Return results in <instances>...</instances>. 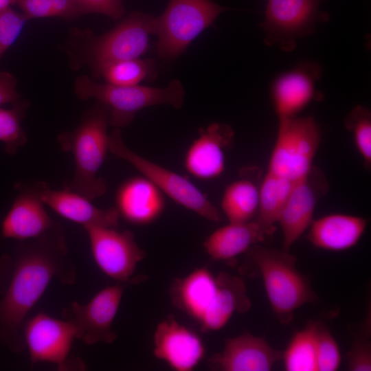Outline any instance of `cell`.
<instances>
[{
  "label": "cell",
  "instance_id": "d4e9b609",
  "mask_svg": "<svg viewBox=\"0 0 371 371\" xmlns=\"http://www.w3.org/2000/svg\"><path fill=\"white\" fill-rule=\"evenodd\" d=\"M295 182L267 171L259 186L258 209L254 220L267 236L275 231L281 212Z\"/></svg>",
  "mask_w": 371,
  "mask_h": 371
},
{
  "label": "cell",
  "instance_id": "ffe728a7",
  "mask_svg": "<svg viewBox=\"0 0 371 371\" xmlns=\"http://www.w3.org/2000/svg\"><path fill=\"white\" fill-rule=\"evenodd\" d=\"M43 203L60 216L80 224L116 227L120 215L115 207L101 209L89 199L71 190L51 189L47 184L43 190Z\"/></svg>",
  "mask_w": 371,
  "mask_h": 371
},
{
  "label": "cell",
  "instance_id": "e0dca14e",
  "mask_svg": "<svg viewBox=\"0 0 371 371\" xmlns=\"http://www.w3.org/2000/svg\"><path fill=\"white\" fill-rule=\"evenodd\" d=\"M234 132L225 124L212 123L200 128L199 136L186 150L184 166L195 178L209 180L219 177L225 168V150L233 142Z\"/></svg>",
  "mask_w": 371,
  "mask_h": 371
},
{
  "label": "cell",
  "instance_id": "7c38bea8",
  "mask_svg": "<svg viewBox=\"0 0 371 371\" xmlns=\"http://www.w3.org/2000/svg\"><path fill=\"white\" fill-rule=\"evenodd\" d=\"M321 1L268 0L262 23L266 42L292 50L296 38L312 30L316 21L325 19V14L319 9Z\"/></svg>",
  "mask_w": 371,
  "mask_h": 371
},
{
  "label": "cell",
  "instance_id": "f1b7e54d",
  "mask_svg": "<svg viewBox=\"0 0 371 371\" xmlns=\"http://www.w3.org/2000/svg\"><path fill=\"white\" fill-rule=\"evenodd\" d=\"M29 106L25 100H17L11 109L0 106V141L5 143L7 153L14 155L27 142L21 121Z\"/></svg>",
  "mask_w": 371,
  "mask_h": 371
},
{
  "label": "cell",
  "instance_id": "cb8c5ba5",
  "mask_svg": "<svg viewBox=\"0 0 371 371\" xmlns=\"http://www.w3.org/2000/svg\"><path fill=\"white\" fill-rule=\"evenodd\" d=\"M219 289L215 304L207 317L200 326L209 333L223 328L235 312L245 313L251 308L244 282L237 276L221 272L218 276Z\"/></svg>",
  "mask_w": 371,
  "mask_h": 371
},
{
  "label": "cell",
  "instance_id": "2e32d148",
  "mask_svg": "<svg viewBox=\"0 0 371 371\" xmlns=\"http://www.w3.org/2000/svg\"><path fill=\"white\" fill-rule=\"evenodd\" d=\"M282 358V352L263 337L245 331L226 339L223 350L208 359L207 366L216 371H268Z\"/></svg>",
  "mask_w": 371,
  "mask_h": 371
},
{
  "label": "cell",
  "instance_id": "7402d4cb",
  "mask_svg": "<svg viewBox=\"0 0 371 371\" xmlns=\"http://www.w3.org/2000/svg\"><path fill=\"white\" fill-rule=\"evenodd\" d=\"M267 235L253 219L247 223L229 224L218 228L203 243L214 260H231L250 247L265 240Z\"/></svg>",
  "mask_w": 371,
  "mask_h": 371
},
{
  "label": "cell",
  "instance_id": "6da1fadb",
  "mask_svg": "<svg viewBox=\"0 0 371 371\" xmlns=\"http://www.w3.org/2000/svg\"><path fill=\"white\" fill-rule=\"evenodd\" d=\"M12 257V271L0 299V342L12 352L25 349L24 322L54 278L65 285L77 280L69 256L65 231L57 222L41 236L22 240Z\"/></svg>",
  "mask_w": 371,
  "mask_h": 371
},
{
  "label": "cell",
  "instance_id": "8992f818",
  "mask_svg": "<svg viewBox=\"0 0 371 371\" xmlns=\"http://www.w3.org/2000/svg\"><path fill=\"white\" fill-rule=\"evenodd\" d=\"M108 147L110 153L133 166L175 202L207 220L221 221L218 209L194 183L133 151L124 143L120 128H115L109 135Z\"/></svg>",
  "mask_w": 371,
  "mask_h": 371
},
{
  "label": "cell",
  "instance_id": "603a6c76",
  "mask_svg": "<svg viewBox=\"0 0 371 371\" xmlns=\"http://www.w3.org/2000/svg\"><path fill=\"white\" fill-rule=\"evenodd\" d=\"M315 79L304 69H297L279 76L272 87V98L278 118L297 115L314 95Z\"/></svg>",
  "mask_w": 371,
  "mask_h": 371
},
{
  "label": "cell",
  "instance_id": "30bf717a",
  "mask_svg": "<svg viewBox=\"0 0 371 371\" xmlns=\"http://www.w3.org/2000/svg\"><path fill=\"white\" fill-rule=\"evenodd\" d=\"M145 278V276H137L127 282H116L98 292L87 304L74 301L64 308L62 316L75 328L76 339L87 345L114 342L117 334L113 330L112 324L124 290Z\"/></svg>",
  "mask_w": 371,
  "mask_h": 371
},
{
  "label": "cell",
  "instance_id": "83f0119b",
  "mask_svg": "<svg viewBox=\"0 0 371 371\" xmlns=\"http://www.w3.org/2000/svg\"><path fill=\"white\" fill-rule=\"evenodd\" d=\"M155 69L152 60H125L106 65L101 69L98 77H102L106 83L113 85L135 86L153 76Z\"/></svg>",
  "mask_w": 371,
  "mask_h": 371
},
{
  "label": "cell",
  "instance_id": "5bb4252c",
  "mask_svg": "<svg viewBox=\"0 0 371 371\" xmlns=\"http://www.w3.org/2000/svg\"><path fill=\"white\" fill-rule=\"evenodd\" d=\"M47 184L34 181L16 185L18 194L1 225L4 238L19 241L30 240L41 236L54 224L42 199Z\"/></svg>",
  "mask_w": 371,
  "mask_h": 371
},
{
  "label": "cell",
  "instance_id": "e575fe53",
  "mask_svg": "<svg viewBox=\"0 0 371 371\" xmlns=\"http://www.w3.org/2000/svg\"><path fill=\"white\" fill-rule=\"evenodd\" d=\"M81 14L99 13L113 19H121L125 10L122 0H76Z\"/></svg>",
  "mask_w": 371,
  "mask_h": 371
},
{
  "label": "cell",
  "instance_id": "8d00e7d4",
  "mask_svg": "<svg viewBox=\"0 0 371 371\" xmlns=\"http://www.w3.org/2000/svg\"><path fill=\"white\" fill-rule=\"evenodd\" d=\"M12 257L4 254L0 258V295L5 291L12 271Z\"/></svg>",
  "mask_w": 371,
  "mask_h": 371
},
{
  "label": "cell",
  "instance_id": "52a82bcc",
  "mask_svg": "<svg viewBox=\"0 0 371 371\" xmlns=\"http://www.w3.org/2000/svg\"><path fill=\"white\" fill-rule=\"evenodd\" d=\"M320 139V130L313 117L279 118L268 171L293 182L302 179L313 166Z\"/></svg>",
  "mask_w": 371,
  "mask_h": 371
},
{
  "label": "cell",
  "instance_id": "8fae6325",
  "mask_svg": "<svg viewBox=\"0 0 371 371\" xmlns=\"http://www.w3.org/2000/svg\"><path fill=\"white\" fill-rule=\"evenodd\" d=\"M87 232L93 260L106 276L116 282L132 280L139 262L146 252L137 243L130 230L94 225L82 226Z\"/></svg>",
  "mask_w": 371,
  "mask_h": 371
},
{
  "label": "cell",
  "instance_id": "ba28073f",
  "mask_svg": "<svg viewBox=\"0 0 371 371\" xmlns=\"http://www.w3.org/2000/svg\"><path fill=\"white\" fill-rule=\"evenodd\" d=\"M155 16L133 12L106 34L93 38L87 45L86 60L96 76L111 63L139 58L149 47Z\"/></svg>",
  "mask_w": 371,
  "mask_h": 371
},
{
  "label": "cell",
  "instance_id": "484cf974",
  "mask_svg": "<svg viewBox=\"0 0 371 371\" xmlns=\"http://www.w3.org/2000/svg\"><path fill=\"white\" fill-rule=\"evenodd\" d=\"M259 199V187L247 178L230 183L225 190L221 209L229 223H247L256 216Z\"/></svg>",
  "mask_w": 371,
  "mask_h": 371
},
{
  "label": "cell",
  "instance_id": "4316f807",
  "mask_svg": "<svg viewBox=\"0 0 371 371\" xmlns=\"http://www.w3.org/2000/svg\"><path fill=\"white\" fill-rule=\"evenodd\" d=\"M317 321H309L291 338L282 352L284 368L287 371H317Z\"/></svg>",
  "mask_w": 371,
  "mask_h": 371
},
{
  "label": "cell",
  "instance_id": "9a60e30c",
  "mask_svg": "<svg viewBox=\"0 0 371 371\" xmlns=\"http://www.w3.org/2000/svg\"><path fill=\"white\" fill-rule=\"evenodd\" d=\"M154 356L176 371H192L203 359L205 348L197 333L170 315L153 335Z\"/></svg>",
  "mask_w": 371,
  "mask_h": 371
},
{
  "label": "cell",
  "instance_id": "277c9868",
  "mask_svg": "<svg viewBox=\"0 0 371 371\" xmlns=\"http://www.w3.org/2000/svg\"><path fill=\"white\" fill-rule=\"evenodd\" d=\"M74 91L80 100L94 98L104 104L109 111V125L116 128L129 125L139 111L149 106L168 104L179 109L185 98V90L178 80L157 88L102 84L81 76L75 80Z\"/></svg>",
  "mask_w": 371,
  "mask_h": 371
},
{
  "label": "cell",
  "instance_id": "1f68e13d",
  "mask_svg": "<svg viewBox=\"0 0 371 371\" xmlns=\"http://www.w3.org/2000/svg\"><path fill=\"white\" fill-rule=\"evenodd\" d=\"M317 371H335L339 368L341 357L339 346L328 328L317 321Z\"/></svg>",
  "mask_w": 371,
  "mask_h": 371
},
{
  "label": "cell",
  "instance_id": "ac0fdd59",
  "mask_svg": "<svg viewBox=\"0 0 371 371\" xmlns=\"http://www.w3.org/2000/svg\"><path fill=\"white\" fill-rule=\"evenodd\" d=\"M218 288V276L201 267L174 280L169 294L174 306L196 321L200 327L215 304Z\"/></svg>",
  "mask_w": 371,
  "mask_h": 371
},
{
  "label": "cell",
  "instance_id": "d590c367",
  "mask_svg": "<svg viewBox=\"0 0 371 371\" xmlns=\"http://www.w3.org/2000/svg\"><path fill=\"white\" fill-rule=\"evenodd\" d=\"M17 80L7 71H0V106L19 100L21 95L16 91Z\"/></svg>",
  "mask_w": 371,
  "mask_h": 371
},
{
  "label": "cell",
  "instance_id": "7a4b0ae2",
  "mask_svg": "<svg viewBox=\"0 0 371 371\" xmlns=\"http://www.w3.org/2000/svg\"><path fill=\"white\" fill-rule=\"evenodd\" d=\"M109 109L98 102L86 111L74 130L58 136L61 149L72 153L75 163L74 178L67 187L90 201L107 190L98 172L109 151Z\"/></svg>",
  "mask_w": 371,
  "mask_h": 371
},
{
  "label": "cell",
  "instance_id": "836d02e7",
  "mask_svg": "<svg viewBox=\"0 0 371 371\" xmlns=\"http://www.w3.org/2000/svg\"><path fill=\"white\" fill-rule=\"evenodd\" d=\"M368 329L357 336L350 350L346 354L348 370L350 371L371 370V350Z\"/></svg>",
  "mask_w": 371,
  "mask_h": 371
},
{
  "label": "cell",
  "instance_id": "f546056e",
  "mask_svg": "<svg viewBox=\"0 0 371 371\" xmlns=\"http://www.w3.org/2000/svg\"><path fill=\"white\" fill-rule=\"evenodd\" d=\"M345 126L351 133L364 166H371V113L368 107L358 105L353 108L345 119Z\"/></svg>",
  "mask_w": 371,
  "mask_h": 371
},
{
  "label": "cell",
  "instance_id": "4fadbf2b",
  "mask_svg": "<svg viewBox=\"0 0 371 371\" xmlns=\"http://www.w3.org/2000/svg\"><path fill=\"white\" fill-rule=\"evenodd\" d=\"M328 188L325 175L315 166L294 183L278 221L283 232L284 251H289L311 225L316 205Z\"/></svg>",
  "mask_w": 371,
  "mask_h": 371
},
{
  "label": "cell",
  "instance_id": "4dcf8cb0",
  "mask_svg": "<svg viewBox=\"0 0 371 371\" xmlns=\"http://www.w3.org/2000/svg\"><path fill=\"white\" fill-rule=\"evenodd\" d=\"M16 4L28 19L52 16L74 19L81 15L76 0H16Z\"/></svg>",
  "mask_w": 371,
  "mask_h": 371
},
{
  "label": "cell",
  "instance_id": "9c48e42d",
  "mask_svg": "<svg viewBox=\"0 0 371 371\" xmlns=\"http://www.w3.org/2000/svg\"><path fill=\"white\" fill-rule=\"evenodd\" d=\"M22 335L32 366L38 363H50L60 371L85 370L80 359L69 358L76 333L68 321L40 311L25 319Z\"/></svg>",
  "mask_w": 371,
  "mask_h": 371
},
{
  "label": "cell",
  "instance_id": "d6986e66",
  "mask_svg": "<svg viewBox=\"0 0 371 371\" xmlns=\"http://www.w3.org/2000/svg\"><path fill=\"white\" fill-rule=\"evenodd\" d=\"M115 207L127 222L136 225H148L163 213V193L145 177H135L124 181L115 194Z\"/></svg>",
  "mask_w": 371,
  "mask_h": 371
},
{
  "label": "cell",
  "instance_id": "d6a6232c",
  "mask_svg": "<svg viewBox=\"0 0 371 371\" xmlns=\"http://www.w3.org/2000/svg\"><path fill=\"white\" fill-rule=\"evenodd\" d=\"M28 20L12 7L0 10V58L18 38Z\"/></svg>",
  "mask_w": 371,
  "mask_h": 371
},
{
  "label": "cell",
  "instance_id": "44dd1931",
  "mask_svg": "<svg viewBox=\"0 0 371 371\" xmlns=\"http://www.w3.org/2000/svg\"><path fill=\"white\" fill-rule=\"evenodd\" d=\"M365 218L346 214H330L313 221L307 235L315 247L342 251L355 245L365 232Z\"/></svg>",
  "mask_w": 371,
  "mask_h": 371
},
{
  "label": "cell",
  "instance_id": "5b68a950",
  "mask_svg": "<svg viewBox=\"0 0 371 371\" xmlns=\"http://www.w3.org/2000/svg\"><path fill=\"white\" fill-rule=\"evenodd\" d=\"M227 9L211 0H169L164 12L154 19L159 58L178 57Z\"/></svg>",
  "mask_w": 371,
  "mask_h": 371
},
{
  "label": "cell",
  "instance_id": "3957f363",
  "mask_svg": "<svg viewBox=\"0 0 371 371\" xmlns=\"http://www.w3.org/2000/svg\"><path fill=\"white\" fill-rule=\"evenodd\" d=\"M245 253L260 272L272 311L280 323L289 324L297 308L317 300L307 277L297 269L296 258L289 251L256 244Z\"/></svg>",
  "mask_w": 371,
  "mask_h": 371
},
{
  "label": "cell",
  "instance_id": "74e56055",
  "mask_svg": "<svg viewBox=\"0 0 371 371\" xmlns=\"http://www.w3.org/2000/svg\"><path fill=\"white\" fill-rule=\"evenodd\" d=\"M16 3V0H0V10L11 7Z\"/></svg>",
  "mask_w": 371,
  "mask_h": 371
}]
</instances>
